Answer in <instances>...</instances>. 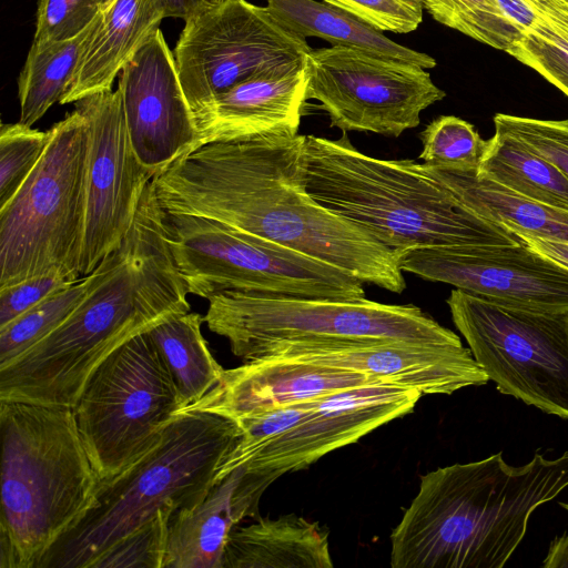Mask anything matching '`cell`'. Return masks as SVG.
<instances>
[{"instance_id": "7bdbcfd3", "label": "cell", "mask_w": 568, "mask_h": 568, "mask_svg": "<svg viewBox=\"0 0 568 568\" xmlns=\"http://www.w3.org/2000/svg\"><path fill=\"white\" fill-rule=\"evenodd\" d=\"M210 2H217V1H221V0H209Z\"/></svg>"}, {"instance_id": "8992f818", "label": "cell", "mask_w": 568, "mask_h": 568, "mask_svg": "<svg viewBox=\"0 0 568 568\" xmlns=\"http://www.w3.org/2000/svg\"><path fill=\"white\" fill-rule=\"evenodd\" d=\"M240 435L232 419L203 412L178 414L151 450L121 473L99 479L91 507L39 568H91L106 549L159 513L194 508L215 485L221 463Z\"/></svg>"}, {"instance_id": "4fadbf2b", "label": "cell", "mask_w": 568, "mask_h": 568, "mask_svg": "<svg viewBox=\"0 0 568 568\" xmlns=\"http://www.w3.org/2000/svg\"><path fill=\"white\" fill-rule=\"evenodd\" d=\"M306 69L307 100L318 101L343 132L397 138L446 95L417 64L346 47L311 49Z\"/></svg>"}, {"instance_id": "7402d4cb", "label": "cell", "mask_w": 568, "mask_h": 568, "mask_svg": "<svg viewBox=\"0 0 568 568\" xmlns=\"http://www.w3.org/2000/svg\"><path fill=\"white\" fill-rule=\"evenodd\" d=\"M163 19L146 0H105L59 103L112 90L115 77Z\"/></svg>"}, {"instance_id": "4316f807", "label": "cell", "mask_w": 568, "mask_h": 568, "mask_svg": "<svg viewBox=\"0 0 568 568\" xmlns=\"http://www.w3.org/2000/svg\"><path fill=\"white\" fill-rule=\"evenodd\" d=\"M476 174L526 199L568 211V178L499 129L487 140Z\"/></svg>"}, {"instance_id": "f1b7e54d", "label": "cell", "mask_w": 568, "mask_h": 568, "mask_svg": "<svg viewBox=\"0 0 568 568\" xmlns=\"http://www.w3.org/2000/svg\"><path fill=\"white\" fill-rule=\"evenodd\" d=\"M95 19L72 39L40 47L31 44L18 78L20 123L32 126L55 102L61 101L77 70Z\"/></svg>"}, {"instance_id": "7c38bea8", "label": "cell", "mask_w": 568, "mask_h": 568, "mask_svg": "<svg viewBox=\"0 0 568 568\" xmlns=\"http://www.w3.org/2000/svg\"><path fill=\"white\" fill-rule=\"evenodd\" d=\"M311 49L267 7L247 0L207 2L185 20L173 50L195 124L214 97L255 75L303 63Z\"/></svg>"}, {"instance_id": "d590c367", "label": "cell", "mask_w": 568, "mask_h": 568, "mask_svg": "<svg viewBox=\"0 0 568 568\" xmlns=\"http://www.w3.org/2000/svg\"><path fill=\"white\" fill-rule=\"evenodd\" d=\"M494 125L552 163L568 178V119L540 120L497 113Z\"/></svg>"}, {"instance_id": "7a4b0ae2", "label": "cell", "mask_w": 568, "mask_h": 568, "mask_svg": "<svg viewBox=\"0 0 568 568\" xmlns=\"http://www.w3.org/2000/svg\"><path fill=\"white\" fill-rule=\"evenodd\" d=\"M152 181L115 263L51 334L0 367V402L73 408L95 368L132 337L190 311Z\"/></svg>"}, {"instance_id": "f546056e", "label": "cell", "mask_w": 568, "mask_h": 568, "mask_svg": "<svg viewBox=\"0 0 568 568\" xmlns=\"http://www.w3.org/2000/svg\"><path fill=\"white\" fill-rule=\"evenodd\" d=\"M120 248V247H119ZM119 248L90 274L28 310L0 328V367L57 329L115 263Z\"/></svg>"}, {"instance_id": "ac0fdd59", "label": "cell", "mask_w": 568, "mask_h": 568, "mask_svg": "<svg viewBox=\"0 0 568 568\" xmlns=\"http://www.w3.org/2000/svg\"><path fill=\"white\" fill-rule=\"evenodd\" d=\"M422 395L377 382L321 396L301 422L273 439L245 466L280 476L304 469L324 455L410 413Z\"/></svg>"}, {"instance_id": "b9f144b4", "label": "cell", "mask_w": 568, "mask_h": 568, "mask_svg": "<svg viewBox=\"0 0 568 568\" xmlns=\"http://www.w3.org/2000/svg\"><path fill=\"white\" fill-rule=\"evenodd\" d=\"M559 505L568 511V503H560ZM541 566L544 568L568 567V532L556 537L551 541Z\"/></svg>"}, {"instance_id": "30bf717a", "label": "cell", "mask_w": 568, "mask_h": 568, "mask_svg": "<svg viewBox=\"0 0 568 568\" xmlns=\"http://www.w3.org/2000/svg\"><path fill=\"white\" fill-rule=\"evenodd\" d=\"M182 408L174 378L145 332L95 368L72 409L91 464L105 479L151 450Z\"/></svg>"}, {"instance_id": "cb8c5ba5", "label": "cell", "mask_w": 568, "mask_h": 568, "mask_svg": "<svg viewBox=\"0 0 568 568\" xmlns=\"http://www.w3.org/2000/svg\"><path fill=\"white\" fill-rule=\"evenodd\" d=\"M424 174L445 186L478 216L499 224L513 234L568 243V211L546 205L486 179L476 171L460 172L416 162Z\"/></svg>"}, {"instance_id": "f35d334b", "label": "cell", "mask_w": 568, "mask_h": 568, "mask_svg": "<svg viewBox=\"0 0 568 568\" xmlns=\"http://www.w3.org/2000/svg\"><path fill=\"white\" fill-rule=\"evenodd\" d=\"M74 282L63 273L53 272L0 288V328Z\"/></svg>"}, {"instance_id": "6da1fadb", "label": "cell", "mask_w": 568, "mask_h": 568, "mask_svg": "<svg viewBox=\"0 0 568 568\" xmlns=\"http://www.w3.org/2000/svg\"><path fill=\"white\" fill-rule=\"evenodd\" d=\"M301 134L204 143L152 179L160 207L205 217L290 247L393 293L406 288L398 255L306 191Z\"/></svg>"}, {"instance_id": "ffe728a7", "label": "cell", "mask_w": 568, "mask_h": 568, "mask_svg": "<svg viewBox=\"0 0 568 568\" xmlns=\"http://www.w3.org/2000/svg\"><path fill=\"white\" fill-rule=\"evenodd\" d=\"M307 84L305 61L255 75L220 93L196 119L195 148L207 142L298 134Z\"/></svg>"}, {"instance_id": "4dcf8cb0", "label": "cell", "mask_w": 568, "mask_h": 568, "mask_svg": "<svg viewBox=\"0 0 568 568\" xmlns=\"http://www.w3.org/2000/svg\"><path fill=\"white\" fill-rule=\"evenodd\" d=\"M439 23L497 50L505 51L520 37L497 0H420Z\"/></svg>"}, {"instance_id": "9a60e30c", "label": "cell", "mask_w": 568, "mask_h": 568, "mask_svg": "<svg viewBox=\"0 0 568 568\" xmlns=\"http://www.w3.org/2000/svg\"><path fill=\"white\" fill-rule=\"evenodd\" d=\"M403 272L509 307L568 312V268L525 242L423 246L398 254Z\"/></svg>"}, {"instance_id": "484cf974", "label": "cell", "mask_w": 568, "mask_h": 568, "mask_svg": "<svg viewBox=\"0 0 568 568\" xmlns=\"http://www.w3.org/2000/svg\"><path fill=\"white\" fill-rule=\"evenodd\" d=\"M520 37L506 50L568 97V0H497Z\"/></svg>"}, {"instance_id": "836d02e7", "label": "cell", "mask_w": 568, "mask_h": 568, "mask_svg": "<svg viewBox=\"0 0 568 568\" xmlns=\"http://www.w3.org/2000/svg\"><path fill=\"white\" fill-rule=\"evenodd\" d=\"M50 130L18 123L0 128V207L4 206L31 174L43 155Z\"/></svg>"}, {"instance_id": "60d3db41", "label": "cell", "mask_w": 568, "mask_h": 568, "mask_svg": "<svg viewBox=\"0 0 568 568\" xmlns=\"http://www.w3.org/2000/svg\"><path fill=\"white\" fill-rule=\"evenodd\" d=\"M517 236L537 252L568 268V243L549 241L527 235Z\"/></svg>"}, {"instance_id": "5bb4252c", "label": "cell", "mask_w": 568, "mask_h": 568, "mask_svg": "<svg viewBox=\"0 0 568 568\" xmlns=\"http://www.w3.org/2000/svg\"><path fill=\"white\" fill-rule=\"evenodd\" d=\"M74 108L84 115L89 132L79 267L83 277L122 245L156 172L136 156L119 89L82 98Z\"/></svg>"}, {"instance_id": "5b68a950", "label": "cell", "mask_w": 568, "mask_h": 568, "mask_svg": "<svg viewBox=\"0 0 568 568\" xmlns=\"http://www.w3.org/2000/svg\"><path fill=\"white\" fill-rule=\"evenodd\" d=\"M0 568H39L91 507L99 477L74 412L0 402Z\"/></svg>"}, {"instance_id": "83f0119b", "label": "cell", "mask_w": 568, "mask_h": 568, "mask_svg": "<svg viewBox=\"0 0 568 568\" xmlns=\"http://www.w3.org/2000/svg\"><path fill=\"white\" fill-rule=\"evenodd\" d=\"M203 322L204 316L189 311L173 314L146 332L174 378L183 408L209 393L224 372L202 335Z\"/></svg>"}, {"instance_id": "ba28073f", "label": "cell", "mask_w": 568, "mask_h": 568, "mask_svg": "<svg viewBox=\"0 0 568 568\" xmlns=\"http://www.w3.org/2000/svg\"><path fill=\"white\" fill-rule=\"evenodd\" d=\"M204 322L245 361L277 343L387 339L459 345V336L416 305L221 291L209 298Z\"/></svg>"}, {"instance_id": "3957f363", "label": "cell", "mask_w": 568, "mask_h": 568, "mask_svg": "<svg viewBox=\"0 0 568 568\" xmlns=\"http://www.w3.org/2000/svg\"><path fill=\"white\" fill-rule=\"evenodd\" d=\"M568 488V452L537 453L523 466L501 452L420 477L390 535L393 568H501L523 541L530 516Z\"/></svg>"}, {"instance_id": "e0dca14e", "label": "cell", "mask_w": 568, "mask_h": 568, "mask_svg": "<svg viewBox=\"0 0 568 568\" xmlns=\"http://www.w3.org/2000/svg\"><path fill=\"white\" fill-rule=\"evenodd\" d=\"M118 89L130 140L143 165L158 173L195 149V120L160 28L124 64Z\"/></svg>"}, {"instance_id": "8fae6325", "label": "cell", "mask_w": 568, "mask_h": 568, "mask_svg": "<svg viewBox=\"0 0 568 568\" xmlns=\"http://www.w3.org/2000/svg\"><path fill=\"white\" fill-rule=\"evenodd\" d=\"M446 302L474 358L501 394L568 419V312L509 307L458 288Z\"/></svg>"}, {"instance_id": "d6986e66", "label": "cell", "mask_w": 568, "mask_h": 568, "mask_svg": "<svg viewBox=\"0 0 568 568\" xmlns=\"http://www.w3.org/2000/svg\"><path fill=\"white\" fill-rule=\"evenodd\" d=\"M377 382L364 374L311 362L257 358L224 369L209 393L179 414L203 412L237 423L280 406Z\"/></svg>"}, {"instance_id": "1f68e13d", "label": "cell", "mask_w": 568, "mask_h": 568, "mask_svg": "<svg viewBox=\"0 0 568 568\" xmlns=\"http://www.w3.org/2000/svg\"><path fill=\"white\" fill-rule=\"evenodd\" d=\"M419 158L432 168L477 171L487 146L473 124L455 115H440L420 133Z\"/></svg>"}, {"instance_id": "ab89813d", "label": "cell", "mask_w": 568, "mask_h": 568, "mask_svg": "<svg viewBox=\"0 0 568 568\" xmlns=\"http://www.w3.org/2000/svg\"><path fill=\"white\" fill-rule=\"evenodd\" d=\"M163 18H180L184 21L205 6L209 0H146Z\"/></svg>"}, {"instance_id": "9c48e42d", "label": "cell", "mask_w": 568, "mask_h": 568, "mask_svg": "<svg viewBox=\"0 0 568 568\" xmlns=\"http://www.w3.org/2000/svg\"><path fill=\"white\" fill-rule=\"evenodd\" d=\"M164 236L189 294L221 291L329 300L365 298L341 270L214 220L163 211Z\"/></svg>"}, {"instance_id": "d6a6232c", "label": "cell", "mask_w": 568, "mask_h": 568, "mask_svg": "<svg viewBox=\"0 0 568 568\" xmlns=\"http://www.w3.org/2000/svg\"><path fill=\"white\" fill-rule=\"evenodd\" d=\"M317 398L280 406L237 422L241 435L223 458L214 479L215 484L237 467L247 464L273 439L301 422Z\"/></svg>"}, {"instance_id": "8d00e7d4", "label": "cell", "mask_w": 568, "mask_h": 568, "mask_svg": "<svg viewBox=\"0 0 568 568\" xmlns=\"http://www.w3.org/2000/svg\"><path fill=\"white\" fill-rule=\"evenodd\" d=\"M105 0H39L32 45L72 39L99 14Z\"/></svg>"}, {"instance_id": "52a82bcc", "label": "cell", "mask_w": 568, "mask_h": 568, "mask_svg": "<svg viewBox=\"0 0 568 568\" xmlns=\"http://www.w3.org/2000/svg\"><path fill=\"white\" fill-rule=\"evenodd\" d=\"M50 133L31 174L0 207V288L53 272L81 278L88 123L74 108Z\"/></svg>"}, {"instance_id": "277c9868", "label": "cell", "mask_w": 568, "mask_h": 568, "mask_svg": "<svg viewBox=\"0 0 568 568\" xmlns=\"http://www.w3.org/2000/svg\"><path fill=\"white\" fill-rule=\"evenodd\" d=\"M301 170L322 206L369 232L397 255L423 246L511 244L521 240L469 211L414 160H381L337 140L305 135Z\"/></svg>"}, {"instance_id": "74e56055", "label": "cell", "mask_w": 568, "mask_h": 568, "mask_svg": "<svg viewBox=\"0 0 568 568\" xmlns=\"http://www.w3.org/2000/svg\"><path fill=\"white\" fill-rule=\"evenodd\" d=\"M385 32L409 33L423 22L420 0H322Z\"/></svg>"}, {"instance_id": "44dd1931", "label": "cell", "mask_w": 568, "mask_h": 568, "mask_svg": "<svg viewBox=\"0 0 568 568\" xmlns=\"http://www.w3.org/2000/svg\"><path fill=\"white\" fill-rule=\"evenodd\" d=\"M278 477L240 466L216 483L197 506L174 513L163 568H223L232 529L244 518L258 517L260 499Z\"/></svg>"}, {"instance_id": "d4e9b609", "label": "cell", "mask_w": 568, "mask_h": 568, "mask_svg": "<svg viewBox=\"0 0 568 568\" xmlns=\"http://www.w3.org/2000/svg\"><path fill=\"white\" fill-rule=\"evenodd\" d=\"M266 7L288 30L346 47L432 69L436 60L387 38L351 12L318 0H267Z\"/></svg>"}, {"instance_id": "e575fe53", "label": "cell", "mask_w": 568, "mask_h": 568, "mask_svg": "<svg viewBox=\"0 0 568 568\" xmlns=\"http://www.w3.org/2000/svg\"><path fill=\"white\" fill-rule=\"evenodd\" d=\"M171 517L159 513L106 549L91 568H163Z\"/></svg>"}, {"instance_id": "2e32d148", "label": "cell", "mask_w": 568, "mask_h": 568, "mask_svg": "<svg viewBox=\"0 0 568 568\" xmlns=\"http://www.w3.org/2000/svg\"><path fill=\"white\" fill-rule=\"evenodd\" d=\"M265 357L352 371L418 390L423 395H449L489 382L469 347L463 344H417L387 339L277 343L267 346L257 356Z\"/></svg>"}, {"instance_id": "603a6c76", "label": "cell", "mask_w": 568, "mask_h": 568, "mask_svg": "<svg viewBox=\"0 0 568 568\" xmlns=\"http://www.w3.org/2000/svg\"><path fill=\"white\" fill-rule=\"evenodd\" d=\"M328 534L317 523L290 514L256 517L235 526L227 539L223 568H332Z\"/></svg>"}]
</instances>
